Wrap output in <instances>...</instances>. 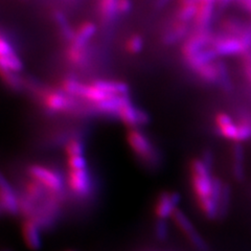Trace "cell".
Returning a JSON list of instances; mask_svg holds the SVG:
<instances>
[{"label": "cell", "instance_id": "obj_7", "mask_svg": "<svg viewBox=\"0 0 251 251\" xmlns=\"http://www.w3.org/2000/svg\"><path fill=\"white\" fill-rule=\"evenodd\" d=\"M171 219L178 227L179 230L185 235V238L194 246L195 249H197L198 251L208 250L207 243L202 238V235L198 232V230L196 229V227L192 223L190 218L181 209H176Z\"/></svg>", "mask_w": 251, "mask_h": 251}, {"label": "cell", "instance_id": "obj_25", "mask_svg": "<svg viewBox=\"0 0 251 251\" xmlns=\"http://www.w3.org/2000/svg\"><path fill=\"white\" fill-rule=\"evenodd\" d=\"M242 66L244 72L245 77L251 85V50H247L242 56Z\"/></svg>", "mask_w": 251, "mask_h": 251}, {"label": "cell", "instance_id": "obj_24", "mask_svg": "<svg viewBox=\"0 0 251 251\" xmlns=\"http://www.w3.org/2000/svg\"><path fill=\"white\" fill-rule=\"evenodd\" d=\"M154 234L158 241H166L169 238V225L167 220L157 219L154 226Z\"/></svg>", "mask_w": 251, "mask_h": 251}, {"label": "cell", "instance_id": "obj_20", "mask_svg": "<svg viewBox=\"0 0 251 251\" xmlns=\"http://www.w3.org/2000/svg\"><path fill=\"white\" fill-rule=\"evenodd\" d=\"M96 33L97 25H94V23L89 21L83 22L82 25H78V27L75 30V37L72 41L82 45H88L90 39L96 35Z\"/></svg>", "mask_w": 251, "mask_h": 251}, {"label": "cell", "instance_id": "obj_30", "mask_svg": "<svg viewBox=\"0 0 251 251\" xmlns=\"http://www.w3.org/2000/svg\"><path fill=\"white\" fill-rule=\"evenodd\" d=\"M151 251H158V250H151Z\"/></svg>", "mask_w": 251, "mask_h": 251}, {"label": "cell", "instance_id": "obj_29", "mask_svg": "<svg viewBox=\"0 0 251 251\" xmlns=\"http://www.w3.org/2000/svg\"><path fill=\"white\" fill-rule=\"evenodd\" d=\"M67 251H75V250H67Z\"/></svg>", "mask_w": 251, "mask_h": 251}, {"label": "cell", "instance_id": "obj_21", "mask_svg": "<svg viewBox=\"0 0 251 251\" xmlns=\"http://www.w3.org/2000/svg\"><path fill=\"white\" fill-rule=\"evenodd\" d=\"M99 11L101 21L106 25L111 23L119 15V12H117V0H100Z\"/></svg>", "mask_w": 251, "mask_h": 251}, {"label": "cell", "instance_id": "obj_1", "mask_svg": "<svg viewBox=\"0 0 251 251\" xmlns=\"http://www.w3.org/2000/svg\"><path fill=\"white\" fill-rule=\"evenodd\" d=\"M188 177L196 204L201 213L209 220L219 218V210L213 198L215 176L211 166L203 158L192 159L188 164Z\"/></svg>", "mask_w": 251, "mask_h": 251}, {"label": "cell", "instance_id": "obj_8", "mask_svg": "<svg viewBox=\"0 0 251 251\" xmlns=\"http://www.w3.org/2000/svg\"><path fill=\"white\" fill-rule=\"evenodd\" d=\"M64 60L68 67L75 70H85L91 65L92 54L88 45H82L72 41L67 42Z\"/></svg>", "mask_w": 251, "mask_h": 251}, {"label": "cell", "instance_id": "obj_18", "mask_svg": "<svg viewBox=\"0 0 251 251\" xmlns=\"http://www.w3.org/2000/svg\"><path fill=\"white\" fill-rule=\"evenodd\" d=\"M199 0H179V6L176 13V20L186 22L194 20L197 13Z\"/></svg>", "mask_w": 251, "mask_h": 251}, {"label": "cell", "instance_id": "obj_11", "mask_svg": "<svg viewBox=\"0 0 251 251\" xmlns=\"http://www.w3.org/2000/svg\"><path fill=\"white\" fill-rule=\"evenodd\" d=\"M0 65L3 69L19 74L23 69V62L20 56L10 40L5 38L4 34L0 38Z\"/></svg>", "mask_w": 251, "mask_h": 251}, {"label": "cell", "instance_id": "obj_17", "mask_svg": "<svg viewBox=\"0 0 251 251\" xmlns=\"http://www.w3.org/2000/svg\"><path fill=\"white\" fill-rule=\"evenodd\" d=\"M245 152L241 143H234L231 150V170L232 175L238 181L245 178Z\"/></svg>", "mask_w": 251, "mask_h": 251}, {"label": "cell", "instance_id": "obj_16", "mask_svg": "<svg viewBox=\"0 0 251 251\" xmlns=\"http://www.w3.org/2000/svg\"><path fill=\"white\" fill-rule=\"evenodd\" d=\"M190 25L186 22L175 20L172 25L168 27L162 36V42L166 45H173L180 41H184V39L190 35Z\"/></svg>", "mask_w": 251, "mask_h": 251}, {"label": "cell", "instance_id": "obj_10", "mask_svg": "<svg viewBox=\"0 0 251 251\" xmlns=\"http://www.w3.org/2000/svg\"><path fill=\"white\" fill-rule=\"evenodd\" d=\"M180 196L176 192L164 191L159 193L154 203V214L157 219L168 220L178 209Z\"/></svg>", "mask_w": 251, "mask_h": 251}, {"label": "cell", "instance_id": "obj_5", "mask_svg": "<svg viewBox=\"0 0 251 251\" xmlns=\"http://www.w3.org/2000/svg\"><path fill=\"white\" fill-rule=\"evenodd\" d=\"M116 120L128 129H140L150 123V116L145 110L133 103L130 97L123 98Z\"/></svg>", "mask_w": 251, "mask_h": 251}, {"label": "cell", "instance_id": "obj_26", "mask_svg": "<svg viewBox=\"0 0 251 251\" xmlns=\"http://www.w3.org/2000/svg\"><path fill=\"white\" fill-rule=\"evenodd\" d=\"M132 3L130 0H117V12L119 15L127 14L131 11Z\"/></svg>", "mask_w": 251, "mask_h": 251}, {"label": "cell", "instance_id": "obj_9", "mask_svg": "<svg viewBox=\"0 0 251 251\" xmlns=\"http://www.w3.org/2000/svg\"><path fill=\"white\" fill-rule=\"evenodd\" d=\"M0 209L3 215L10 217L20 215V194L4 176L0 184Z\"/></svg>", "mask_w": 251, "mask_h": 251}, {"label": "cell", "instance_id": "obj_31", "mask_svg": "<svg viewBox=\"0 0 251 251\" xmlns=\"http://www.w3.org/2000/svg\"><path fill=\"white\" fill-rule=\"evenodd\" d=\"M4 251H10V250H4Z\"/></svg>", "mask_w": 251, "mask_h": 251}, {"label": "cell", "instance_id": "obj_3", "mask_svg": "<svg viewBox=\"0 0 251 251\" xmlns=\"http://www.w3.org/2000/svg\"><path fill=\"white\" fill-rule=\"evenodd\" d=\"M65 180L68 194L77 201L91 199L96 192L89 167L84 169H67Z\"/></svg>", "mask_w": 251, "mask_h": 251}, {"label": "cell", "instance_id": "obj_15", "mask_svg": "<svg viewBox=\"0 0 251 251\" xmlns=\"http://www.w3.org/2000/svg\"><path fill=\"white\" fill-rule=\"evenodd\" d=\"M100 89L104 90L110 96L113 97H129L130 87L127 83L119 80H111V78H96L90 81Z\"/></svg>", "mask_w": 251, "mask_h": 251}, {"label": "cell", "instance_id": "obj_12", "mask_svg": "<svg viewBox=\"0 0 251 251\" xmlns=\"http://www.w3.org/2000/svg\"><path fill=\"white\" fill-rule=\"evenodd\" d=\"M215 127L220 136L231 140L233 143H238L239 141L238 124L237 122H234V120L228 113H217L215 116Z\"/></svg>", "mask_w": 251, "mask_h": 251}, {"label": "cell", "instance_id": "obj_13", "mask_svg": "<svg viewBox=\"0 0 251 251\" xmlns=\"http://www.w3.org/2000/svg\"><path fill=\"white\" fill-rule=\"evenodd\" d=\"M42 228L34 220L25 219L22 223L21 233L25 245L33 251L42 248Z\"/></svg>", "mask_w": 251, "mask_h": 251}, {"label": "cell", "instance_id": "obj_28", "mask_svg": "<svg viewBox=\"0 0 251 251\" xmlns=\"http://www.w3.org/2000/svg\"><path fill=\"white\" fill-rule=\"evenodd\" d=\"M170 0H158V6H162L164 4H167Z\"/></svg>", "mask_w": 251, "mask_h": 251}, {"label": "cell", "instance_id": "obj_2", "mask_svg": "<svg viewBox=\"0 0 251 251\" xmlns=\"http://www.w3.org/2000/svg\"><path fill=\"white\" fill-rule=\"evenodd\" d=\"M126 140L135 158L145 168L154 170L160 167L162 157L159 149L141 129H128Z\"/></svg>", "mask_w": 251, "mask_h": 251}, {"label": "cell", "instance_id": "obj_27", "mask_svg": "<svg viewBox=\"0 0 251 251\" xmlns=\"http://www.w3.org/2000/svg\"><path fill=\"white\" fill-rule=\"evenodd\" d=\"M238 3L242 9L251 14V0H238Z\"/></svg>", "mask_w": 251, "mask_h": 251}, {"label": "cell", "instance_id": "obj_6", "mask_svg": "<svg viewBox=\"0 0 251 251\" xmlns=\"http://www.w3.org/2000/svg\"><path fill=\"white\" fill-rule=\"evenodd\" d=\"M209 46L219 58L224 56H243L247 50H251V46L245 39L225 34L214 35Z\"/></svg>", "mask_w": 251, "mask_h": 251}, {"label": "cell", "instance_id": "obj_14", "mask_svg": "<svg viewBox=\"0 0 251 251\" xmlns=\"http://www.w3.org/2000/svg\"><path fill=\"white\" fill-rule=\"evenodd\" d=\"M215 1L216 0H199L197 13L194 18L195 29H210L209 27L215 13Z\"/></svg>", "mask_w": 251, "mask_h": 251}, {"label": "cell", "instance_id": "obj_19", "mask_svg": "<svg viewBox=\"0 0 251 251\" xmlns=\"http://www.w3.org/2000/svg\"><path fill=\"white\" fill-rule=\"evenodd\" d=\"M1 77L3 83L10 90L15 92L25 91L26 78L22 77L19 73H14L11 70L1 68Z\"/></svg>", "mask_w": 251, "mask_h": 251}, {"label": "cell", "instance_id": "obj_23", "mask_svg": "<svg viewBox=\"0 0 251 251\" xmlns=\"http://www.w3.org/2000/svg\"><path fill=\"white\" fill-rule=\"evenodd\" d=\"M144 49V39L140 35H132L125 42V50L129 54H137Z\"/></svg>", "mask_w": 251, "mask_h": 251}, {"label": "cell", "instance_id": "obj_4", "mask_svg": "<svg viewBox=\"0 0 251 251\" xmlns=\"http://www.w3.org/2000/svg\"><path fill=\"white\" fill-rule=\"evenodd\" d=\"M26 175L40 182L45 188L53 194L68 196L66 180L61 176L57 170L46 167L44 164L33 163L26 168Z\"/></svg>", "mask_w": 251, "mask_h": 251}, {"label": "cell", "instance_id": "obj_22", "mask_svg": "<svg viewBox=\"0 0 251 251\" xmlns=\"http://www.w3.org/2000/svg\"><path fill=\"white\" fill-rule=\"evenodd\" d=\"M230 198H231V190L230 186L224 183L223 190L220 196V200L218 204V209H219V218H223L226 216L227 211H228L229 205H230Z\"/></svg>", "mask_w": 251, "mask_h": 251}]
</instances>
